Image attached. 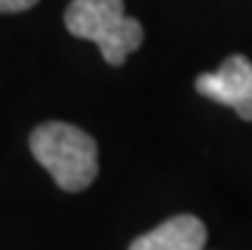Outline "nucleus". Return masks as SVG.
Masks as SVG:
<instances>
[{
  "label": "nucleus",
  "mask_w": 252,
  "mask_h": 250,
  "mask_svg": "<svg viewBox=\"0 0 252 250\" xmlns=\"http://www.w3.org/2000/svg\"><path fill=\"white\" fill-rule=\"evenodd\" d=\"M31 153L38 164L51 174L59 189L82 192L99 171L97 143L90 133L69 123H43L31 133Z\"/></svg>",
  "instance_id": "1"
},
{
  "label": "nucleus",
  "mask_w": 252,
  "mask_h": 250,
  "mask_svg": "<svg viewBox=\"0 0 252 250\" xmlns=\"http://www.w3.org/2000/svg\"><path fill=\"white\" fill-rule=\"evenodd\" d=\"M64 23L71 36L97 43L102 59L112 67H123L145 36L143 26L125 16L123 0H71Z\"/></svg>",
  "instance_id": "2"
},
{
  "label": "nucleus",
  "mask_w": 252,
  "mask_h": 250,
  "mask_svg": "<svg viewBox=\"0 0 252 250\" xmlns=\"http://www.w3.org/2000/svg\"><path fill=\"white\" fill-rule=\"evenodd\" d=\"M196 92L212 102L232 107L242 120L252 123V62L247 56L232 54L217 71L199 74Z\"/></svg>",
  "instance_id": "3"
},
{
  "label": "nucleus",
  "mask_w": 252,
  "mask_h": 250,
  "mask_svg": "<svg viewBox=\"0 0 252 250\" xmlns=\"http://www.w3.org/2000/svg\"><path fill=\"white\" fill-rule=\"evenodd\" d=\"M206 225L194 214H176L132 240L130 250H204Z\"/></svg>",
  "instance_id": "4"
},
{
  "label": "nucleus",
  "mask_w": 252,
  "mask_h": 250,
  "mask_svg": "<svg viewBox=\"0 0 252 250\" xmlns=\"http://www.w3.org/2000/svg\"><path fill=\"white\" fill-rule=\"evenodd\" d=\"M38 0H0V13H21L33 8Z\"/></svg>",
  "instance_id": "5"
}]
</instances>
